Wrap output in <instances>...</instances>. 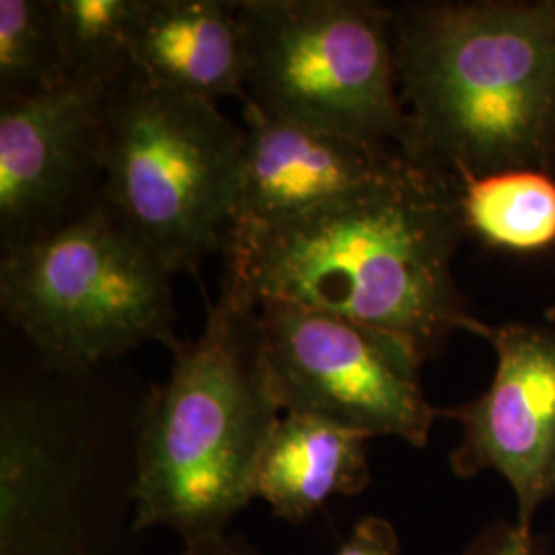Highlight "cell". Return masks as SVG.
<instances>
[{
  "instance_id": "1",
  "label": "cell",
  "mask_w": 555,
  "mask_h": 555,
  "mask_svg": "<svg viewBox=\"0 0 555 555\" xmlns=\"http://www.w3.org/2000/svg\"><path fill=\"white\" fill-rule=\"evenodd\" d=\"M459 183L410 157L357 192L268 227L229 229L222 293L350 319L437 357L476 323L453 278Z\"/></svg>"
},
{
  "instance_id": "2",
  "label": "cell",
  "mask_w": 555,
  "mask_h": 555,
  "mask_svg": "<svg viewBox=\"0 0 555 555\" xmlns=\"http://www.w3.org/2000/svg\"><path fill=\"white\" fill-rule=\"evenodd\" d=\"M405 157L449 178L555 160V0H435L393 9Z\"/></svg>"
},
{
  "instance_id": "3",
  "label": "cell",
  "mask_w": 555,
  "mask_h": 555,
  "mask_svg": "<svg viewBox=\"0 0 555 555\" xmlns=\"http://www.w3.org/2000/svg\"><path fill=\"white\" fill-rule=\"evenodd\" d=\"M282 417L258 307L220 295L204 332L173 350L171 375L134 422V529L167 527L190 543L222 535L254 500L261 455Z\"/></svg>"
},
{
  "instance_id": "4",
  "label": "cell",
  "mask_w": 555,
  "mask_h": 555,
  "mask_svg": "<svg viewBox=\"0 0 555 555\" xmlns=\"http://www.w3.org/2000/svg\"><path fill=\"white\" fill-rule=\"evenodd\" d=\"M171 276L103 199L56 233L2 251L0 307L50 371L85 375L149 341L178 348Z\"/></svg>"
},
{
  "instance_id": "5",
  "label": "cell",
  "mask_w": 555,
  "mask_h": 555,
  "mask_svg": "<svg viewBox=\"0 0 555 555\" xmlns=\"http://www.w3.org/2000/svg\"><path fill=\"white\" fill-rule=\"evenodd\" d=\"M245 128L217 103L142 79L107 85L103 199L173 272L199 276L222 251L237 198Z\"/></svg>"
},
{
  "instance_id": "6",
  "label": "cell",
  "mask_w": 555,
  "mask_h": 555,
  "mask_svg": "<svg viewBox=\"0 0 555 555\" xmlns=\"http://www.w3.org/2000/svg\"><path fill=\"white\" fill-rule=\"evenodd\" d=\"M249 100L276 118L405 155L393 9L369 0H238Z\"/></svg>"
},
{
  "instance_id": "7",
  "label": "cell",
  "mask_w": 555,
  "mask_h": 555,
  "mask_svg": "<svg viewBox=\"0 0 555 555\" xmlns=\"http://www.w3.org/2000/svg\"><path fill=\"white\" fill-rule=\"evenodd\" d=\"M261 354L284 414L424 449L442 417L424 393L426 358L375 327L284 302L258 305Z\"/></svg>"
},
{
  "instance_id": "8",
  "label": "cell",
  "mask_w": 555,
  "mask_h": 555,
  "mask_svg": "<svg viewBox=\"0 0 555 555\" xmlns=\"http://www.w3.org/2000/svg\"><path fill=\"white\" fill-rule=\"evenodd\" d=\"M107 85L73 77L34 100L0 101L2 251L56 233L103 202Z\"/></svg>"
},
{
  "instance_id": "9",
  "label": "cell",
  "mask_w": 555,
  "mask_h": 555,
  "mask_svg": "<svg viewBox=\"0 0 555 555\" xmlns=\"http://www.w3.org/2000/svg\"><path fill=\"white\" fill-rule=\"evenodd\" d=\"M469 332L492 344L496 373L474 401L442 410L463 428L451 469L504 477L515 492L516 525L533 531L539 508L555 498V330L476 319Z\"/></svg>"
},
{
  "instance_id": "10",
  "label": "cell",
  "mask_w": 555,
  "mask_h": 555,
  "mask_svg": "<svg viewBox=\"0 0 555 555\" xmlns=\"http://www.w3.org/2000/svg\"><path fill=\"white\" fill-rule=\"evenodd\" d=\"M245 151L229 229L268 227L344 198L389 173L405 155L276 118L243 103Z\"/></svg>"
},
{
  "instance_id": "11",
  "label": "cell",
  "mask_w": 555,
  "mask_h": 555,
  "mask_svg": "<svg viewBox=\"0 0 555 555\" xmlns=\"http://www.w3.org/2000/svg\"><path fill=\"white\" fill-rule=\"evenodd\" d=\"M130 64L142 79L181 95L249 101L237 2L142 0Z\"/></svg>"
},
{
  "instance_id": "12",
  "label": "cell",
  "mask_w": 555,
  "mask_h": 555,
  "mask_svg": "<svg viewBox=\"0 0 555 555\" xmlns=\"http://www.w3.org/2000/svg\"><path fill=\"white\" fill-rule=\"evenodd\" d=\"M366 440L323 420L284 414L259 461L254 500L300 522L334 496L360 494L371 481Z\"/></svg>"
},
{
  "instance_id": "13",
  "label": "cell",
  "mask_w": 555,
  "mask_h": 555,
  "mask_svg": "<svg viewBox=\"0 0 555 555\" xmlns=\"http://www.w3.org/2000/svg\"><path fill=\"white\" fill-rule=\"evenodd\" d=\"M456 183L467 233L513 251L555 243V179L547 171L515 169Z\"/></svg>"
},
{
  "instance_id": "14",
  "label": "cell",
  "mask_w": 555,
  "mask_h": 555,
  "mask_svg": "<svg viewBox=\"0 0 555 555\" xmlns=\"http://www.w3.org/2000/svg\"><path fill=\"white\" fill-rule=\"evenodd\" d=\"M73 77L52 0H2L0 101L41 98L59 91Z\"/></svg>"
},
{
  "instance_id": "15",
  "label": "cell",
  "mask_w": 555,
  "mask_h": 555,
  "mask_svg": "<svg viewBox=\"0 0 555 555\" xmlns=\"http://www.w3.org/2000/svg\"><path fill=\"white\" fill-rule=\"evenodd\" d=\"M142 0H52L64 54L77 77L109 85L132 68Z\"/></svg>"
},
{
  "instance_id": "16",
  "label": "cell",
  "mask_w": 555,
  "mask_h": 555,
  "mask_svg": "<svg viewBox=\"0 0 555 555\" xmlns=\"http://www.w3.org/2000/svg\"><path fill=\"white\" fill-rule=\"evenodd\" d=\"M461 555H550L533 531L520 529L516 522H496L486 529Z\"/></svg>"
},
{
  "instance_id": "17",
  "label": "cell",
  "mask_w": 555,
  "mask_h": 555,
  "mask_svg": "<svg viewBox=\"0 0 555 555\" xmlns=\"http://www.w3.org/2000/svg\"><path fill=\"white\" fill-rule=\"evenodd\" d=\"M397 554H399V541H397L396 529L389 520L378 516L362 518L336 552V555Z\"/></svg>"
},
{
  "instance_id": "18",
  "label": "cell",
  "mask_w": 555,
  "mask_h": 555,
  "mask_svg": "<svg viewBox=\"0 0 555 555\" xmlns=\"http://www.w3.org/2000/svg\"><path fill=\"white\" fill-rule=\"evenodd\" d=\"M183 555H245L237 545L227 543L222 535L215 537V539H206V541H198V543H190L188 552Z\"/></svg>"
},
{
  "instance_id": "19",
  "label": "cell",
  "mask_w": 555,
  "mask_h": 555,
  "mask_svg": "<svg viewBox=\"0 0 555 555\" xmlns=\"http://www.w3.org/2000/svg\"><path fill=\"white\" fill-rule=\"evenodd\" d=\"M545 321L552 325V323H555V302L554 305H550L547 307V311H545Z\"/></svg>"
}]
</instances>
